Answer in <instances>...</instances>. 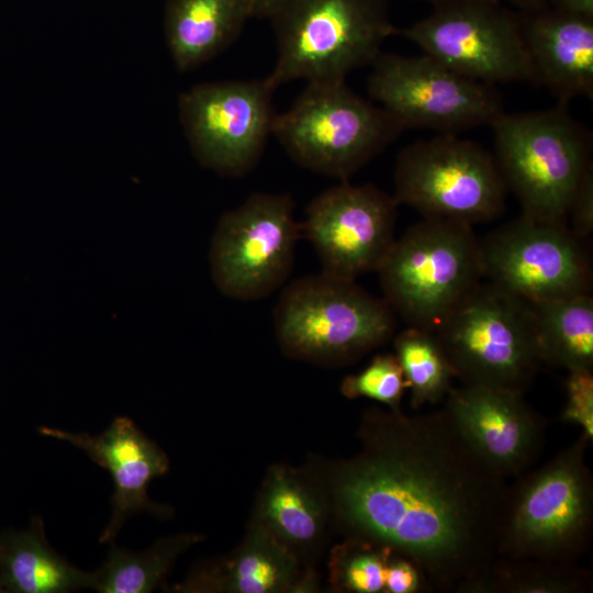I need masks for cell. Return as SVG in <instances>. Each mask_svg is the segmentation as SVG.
<instances>
[{
	"label": "cell",
	"instance_id": "obj_1",
	"mask_svg": "<svg viewBox=\"0 0 593 593\" xmlns=\"http://www.w3.org/2000/svg\"><path fill=\"white\" fill-rule=\"evenodd\" d=\"M360 452L336 465L329 506L347 537L413 561L432 590L456 592L496 558L508 484L443 406L365 412Z\"/></svg>",
	"mask_w": 593,
	"mask_h": 593
},
{
	"label": "cell",
	"instance_id": "obj_2",
	"mask_svg": "<svg viewBox=\"0 0 593 593\" xmlns=\"http://www.w3.org/2000/svg\"><path fill=\"white\" fill-rule=\"evenodd\" d=\"M584 433L508 485L497 557L575 562L593 533V479Z\"/></svg>",
	"mask_w": 593,
	"mask_h": 593
},
{
	"label": "cell",
	"instance_id": "obj_3",
	"mask_svg": "<svg viewBox=\"0 0 593 593\" xmlns=\"http://www.w3.org/2000/svg\"><path fill=\"white\" fill-rule=\"evenodd\" d=\"M282 351L306 361L350 363L395 335L398 316L356 280L321 271L291 281L273 310Z\"/></svg>",
	"mask_w": 593,
	"mask_h": 593
},
{
	"label": "cell",
	"instance_id": "obj_4",
	"mask_svg": "<svg viewBox=\"0 0 593 593\" xmlns=\"http://www.w3.org/2000/svg\"><path fill=\"white\" fill-rule=\"evenodd\" d=\"M277 61L269 81L340 82L370 66L395 35L388 0H286L269 19Z\"/></svg>",
	"mask_w": 593,
	"mask_h": 593
},
{
	"label": "cell",
	"instance_id": "obj_5",
	"mask_svg": "<svg viewBox=\"0 0 593 593\" xmlns=\"http://www.w3.org/2000/svg\"><path fill=\"white\" fill-rule=\"evenodd\" d=\"M376 272L396 316L435 332L482 281L480 242L470 224L423 217L395 238Z\"/></svg>",
	"mask_w": 593,
	"mask_h": 593
},
{
	"label": "cell",
	"instance_id": "obj_6",
	"mask_svg": "<svg viewBox=\"0 0 593 593\" xmlns=\"http://www.w3.org/2000/svg\"><path fill=\"white\" fill-rule=\"evenodd\" d=\"M435 335L463 384L525 394L542 365L530 302L481 281Z\"/></svg>",
	"mask_w": 593,
	"mask_h": 593
},
{
	"label": "cell",
	"instance_id": "obj_7",
	"mask_svg": "<svg viewBox=\"0 0 593 593\" xmlns=\"http://www.w3.org/2000/svg\"><path fill=\"white\" fill-rule=\"evenodd\" d=\"M494 160L522 214L566 222L572 197L592 168L589 141L566 104L519 113L503 112L491 125Z\"/></svg>",
	"mask_w": 593,
	"mask_h": 593
},
{
	"label": "cell",
	"instance_id": "obj_8",
	"mask_svg": "<svg viewBox=\"0 0 593 593\" xmlns=\"http://www.w3.org/2000/svg\"><path fill=\"white\" fill-rule=\"evenodd\" d=\"M403 131L385 110L340 81L307 83L293 105L277 114L272 135L295 164L345 181Z\"/></svg>",
	"mask_w": 593,
	"mask_h": 593
},
{
	"label": "cell",
	"instance_id": "obj_9",
	"mask_svg": "<svg viewBox=\"0 0 593 593\" xmlns=\"http://www.w3.org/2000/svg\"><path fill=\"white\" fill-rule=\"evenodd\" d=\"M394 199L423 217L486 222L504 209L506 186L494 157L457 134H439L403 147L396 156Z\"/></svg>",
	"mask_w": 593,
	"mask_h": 593
},
{
	"label": "cell",
	"instance_id": "obj_10",
	"mask_svg": "<svg viewBox=\"0 0 593 593\" xmlns=\"http://www.w3.org/2000/svg\"><path fill=\"white\" fill-rule=\"evenodd\" d=\"M300 235L291 195L250 194L225 212L214 230L209 262L217 290L236 301L273 293L292 271Z\"/></svg>",
	"mask_w": 593,
	"mask_h": 593
},
{
	"label": "cell",
	"instance_id": "obj_11",
	"mask_svg": "<svg viewBox=\"0 0 593 593\" xmlns=\"http://www.w3.org/2000/svg\"><path fill=\"white\" fill-rule=\"evenodd\" d=\"M370 66L369 94L403 130L458 134L491 126L504 112L492 85L459 75L428 55L381 52Z\"/></svg>",
	"mask_w": 593,
	"mask_h": 593
},
{
	"label": "cell",
	"instance_id": "obj_12",
	"mask_svg": "<svg viewBox=\"0 0 593 593\" xmlns=\"http://www.w3.org/2000/svg\"><path fill=\"white\" fill-rule=\"evenodd\" d=\"M449 69L488 85L532 81L519 13L500 0H461L434 5L432 12L398 29Z\"/></svg>",
	"mask_w": 593,
	"mask_h": 593
},
{
	"label": "cell",
	"instance_id": "obj_13",
	"mask_svg": "<svg viewBox=\"0 0 593 593\" xmlns=\"http://www.w3.org/2000/svg\"><path fill=\"white\" fill-rule=\"evenodd\" d=\"M266 77L205 82L179 97V118L195 159L231 178L258 164L277 116Z\"/></svg>",
	"mask_w": 593,
	"mask_h": 593
},
{
	"label": "cell",
	"instance_id": "obj_14",
	"mask_svg": "<svg viewBox=\"0 0 593 593\" xmlns=\"http://www.w3.org/2000/svg\"><path fill=\"white\" fill-rule=\"evenodd\" d=\"M582 240L566 222L522 214L480 242L483 278L528 302L591 293Z\"/></svg>",
	"mask_w": 593,
	"mask_h": 593
},
{
	"label": "cell",
	"instance_id": "obj_15",
	"mask_svg": "<svg viewBox=\"0 0 593 593\" xmlns=\"http://www.w3.org/2000/svg\"><path fill=\"white\" fill-rule=\"evenodd\" d=\"M398 206L380 188L345 180L311 201L301 235L315 249L322 271L356 280L377 271L394 243Z\"/></svg>",
	"mask_w": 593,
	"mask_h": 593
},
{
	"label": "cell",
	"instance_id": "obj_16",
	"mask_svg": "<svg viewBox=\"0 0 593 593\" xmlns=\"http://www.w3.org/2000/svg\"><path fill=\"white\" fill-rule=\"evenodd\" d=\"M444 407L480 457L503 478H517L540 457L547 422L524 400L503 389L463 384Z\"/></svg>",
	"mask_w": 593,
	"mask_h": 593
},
{
	"label": "cell",
	"instance_id": "obj_17",
	"mask_svg": "<svg viewBox=\"0 0 593 593\" xmlns=\"http://www.w3.org/2000/svg\"><path fill=\"white\" fill-rule=\"evenodd\" d=\"M38 432L79 448L112 475V513L99 537L101 544L113 542L126 521L135 514L148 513L157 517L170 515V507L153 502L147 494L152 480L168 471V457L131 418H114L99 435L48 426L40 427Z\"/></svg>",
	"mask_w": 593,
	"mask_h": 593
},
{
	"label": "cell",
	"instance_id": "obj_18",
	"mask_svg": "<svg viewBox=\"0 0 593 593\" xmlns=\"http://www.w3.org/2000/svg\"><path fill=\"white\" fill-rule=\"evenodd\" d=\"M532 68V81L542 83L559 103L593 96V19L549 5L519 12Z\"/></svg>",
	"mask_w": 593,
	"mask_h": 593
},
{
	"label": "cell",
	"instance_id": "obj_19",
	"mask_svg": "<svg viewBox=\"0 0 593 593\" xmlns=\"http://www.w3.org/2000/svg\"><path fill=\"white\" fill-rule=\"evenodd\" d=\"M298 555L258 522L228 557L194 570L176 592L279 593L313 589Z\"/></svg>",
	"mask_w": 593,
	"mask_h": 593
},
{
	"label": "cell",
	"instance_id": "obj_20",
	"mask_svg": "<svg viewBox=\"0 0 593 593\" xmlns=\"http://www.w3.org/2000/svg\"><path fill=\"white\" fill-rule=\"evenodd\" d=\"M250 18L248 0H167L164 32L176 68L189 71L219 55Z\"/></svg>",
	"mask_w": 593,
	"mask_h": 593
},
{
	"label": "cell",
	"instance_id": "obj_21",
	"mask_svg": "<svg viewBox=\"0 0 593 593\" xmlns=\"http://www.w3.org/2000/svg\"><path fill=\"white\" fill-rule=\"evenodd\" d=\"M94 571H83L47 542L41 517L24 530L0 533V585L5 593H67L92 589Z\"/></svg>",
	"mask_w": 593,
	"mask_h": 593
},
{
	"label": "cell",
	"instance_id": "obj_22",
	"mask_svg": "<svg viewBox=\"0 0 593 593\" xmlns=\"http://www.w3.org/2000/svg\"><path fill=\"white\" fill-rule=\"evenodd\" d=\"M329 508L328 500L305 477L272 467L262 485L256 522L298 555L321 540Z\"/></svg>",
	"mask_w": 593,
	"mask_h": 593
},
{
	"label": "cell",
	"instance_id": "obj_23",
	"mask_svg": "<svg viewBox=\"0 0 593 593\" xmlns=\"http://www.w3.org/2000/svg\"><path fill=\"white\" fill-rule=\"evenodd\" d=\"M542 363L568 371L593 370L591 293L530 302Z\"/></svg>",
	"mask_w": 593,
	"mask_h": 593
},
{
	"label": "cell",
	"instance_id": "obj_24",
	"mask_svg": "<svg viewBox=\"0 0 593 593\" xmlns=\"http://www.w3.org/2000/svg\"><path fill=\"white\" fill-rule=\"evenodd\" d=\"M592 575L575 562L497 557L458 593H586Z\"/></svg>",
	"mask_w": 593,
	"mask_h": 593
},
{
	"label": "cell",
	"instance_id": "obj_25",
	"mask_svg": "<svg viewBox=\"0 0 593 593\" xmlns=\"http://www.w3.org/2000/svg\"><path fill=\"white\" fill-rule=\"evenodd\" d=\"M202 539L199 534H176L156 540L139 552L111 542L107 559L94 570L91 590L99 593L152 592L161 585L178 557Z\"/></svg>",
	"mask_w": 593,
	"mask_h": 593
},
{
	"label": "cell",
	"instance_id": "obj_26",
	"mask_svg": "<svg viewBox=\"0 0 593 593\" xmlns=\"http://www.w3.org/2000/svg\"><path fill=\"white\" fill-rule=\"evenodd\" d=\"M393 337L394 355L411 391V405L419 409L446 398L455 374L435 333L407 326Z\"/></svg>",
	"mask_w": 593,
	"mask_h": 593
},
{
	"label": "cell",
	"instance_id": "obj_27",
	"mask_svg": "<svg viewBox=\"0 0 593 593\" xmlns=\"http://www.w3.org/2000/svg\"><path fill=\"white\" fill-rule=\"evenodd\" d=\"M392 552L388 547L347 537L331 557V582L342 592H384L385 569Z\"/></svg>",
	"mask_w": 593,
	"mask_h": 593
},
{
	"label": "cell",
	"instance_id": "obj_28",
	"mask_svg": "<svg viewBox=\"0 0 593 593\" xmlns=\"http://www.w3.org/2000/svg\"><path fill=\"white\" fill-rule=\"evenodd\" d=\"M407 389L402 368L393 354L378 355L359 373L348 376L340 385L342 393L349 398H369L401 410V401Z\"/></svg>",
	"mask_w": 593,
	"mask_h": 593
},
{
	"label": "cell",
	"instance_id": "obj_29",
	"mask_svg": "<svg viewBox=\"0 0 593 593\" xmlns=\"http://www.w3.org/2000/svg\"><path fill=\"white\" fill-rule=\"evenodd\" d=\"M561 419L578 425L593 438V370L568 371Z\"/></svg>",
	"mask_w": 593,
	"mask_h": 593
},
{
	"label": "cell",
	"instance_id": "obj_30",
	"mask_svg": "<svg viewBox=\"0 0 593 593\" xmlns=\"http://www.w3.org/2000/svg\"><path fill=\"white\" fill-rule=\"evenodd\" d=\"M432 591L421 569L410 559L392 552L385 569V593H421Z\"/></svg>",
	"mask_w": 593,
	"mask_h": 593
},
{
	"label": "cell",
	"instance_id": "obj_31",
	"mask_svg": "<svg viewBox=\"0 0 593 593\" xmlns=\"http://www.w3.org/2000/svg\"><path fill=\"white\" fill-rule=\"evenodd\" d=\"M569 228L584 239L593 232V171L590 168L582 177L569 206Z\"/></svg>",
	"mask_w": 593,
	"mask_h": 593
},
{
	"label": "cell",
	"instance_id": "obj_32",
	"mask_svg": "<svg viewBox=\"0 0 593 593\" xmlns=\"http://www.w3.org/2000/svg\"><path fill=\"white\" fill-rule=\"evenodd\" d=\"M548 5L557 10L593 19V0H548Z\"/></svg>",
	"mask_w": 593,
	"mask_h": 593
},
{
	"label": "cell",
	"instance_id": "obj_33",
	"mask_svg": "<svg viewBox=\"0 0 593 593\" xmlns=\"http://www.w3.org/2000/svg\"><path fill=\"white\" fill-rule=\"evenodd\" d=\"M286 0H248L251 18L270 19Z\"/></svg>",
	"mask_w": 593,
	"mask_h": 593
},
{
	"label": "cell",
	"instance_id": "obj_34",
	"mask_svg": "<svg viewBox=\"0 0 593 593\" xmlns=\"http://www.w3.org/2000/svg\"><path fill=\"white\" fill-rule=\"evenodd\" d=\"M519 9L521 12H528L548 5V0H507Z\"/></svg>",
	"mask_w": 593,
	"mask_h": 593
},
{
	"label": "cell",
	"instance_id": "obj_35",
	"mask_svg": "<svg viewBox=\"0 0 593 593\" xmlns=\"http://www.w3.org/2000/svg\"><path fill=\"white\" fill-rule=\"evenodd\" d=\"M427 1L433 3V5H436V4H440V3L452 2V1H461V0H427Z\"/></svg>",
	"mask_w": 593,
	"mask_h": 593
},
{
	"label": "cell",
	"instance_id": "obj_36",
	"mask_svg": "<svg viewBox=\"0 0 593 593\" xmlns=\"http://www.w3.org/2000/svg\"><path fill=\"white\" fill-rule=\"evenodd\" d=\"M0 593H5V591L3 590L1 585H0Z\"/></svg>",
	"mask_w": 593,
	"mask_h": 593
}]
</instances>
